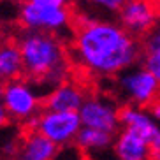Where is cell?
<instances>
[{
	"mask_svg": "<svg viewBox=\"0 0 160 160\" xmlns=\"http://www.w3.org/2000/svg\"><path fill=\"white\" fill-rule=\"evenodd\" d=\"M58 153H60V146L37 128H32L21 139L18 150V157L23 160H51L57 158Z\"/></svg>",
	"mask_w": 160,
	"mask_h": 160,
	"instance_id": "8fae6325",
	"label": "cell"
},
{
	"mask_svg": "<svg viewBox=\"0 0 160 160\" xmlns=\"http://www.w3.org/2000/svg\"><path fill=\"white\" fill-rule=\"evenodd\" d=\"M88 2L99 5V7H104V9H108V11H120L128 0H88Z\"/></svg>",
	"mask_w": 160,
	"mask_h": 160,
	"instance_id": "e0dca14e",
	"label": "cell"
},
{
	"mask_svg": "<svg viewBox=\"0 0 160 160\" xmlns=\"http://www.w3.org/2000/svg\"><path fill=\"white\" fill-rule=\"evenodd\" d=\"M72 14L67 5H41L25 0L19 7V21L27 30L60 32L71 25Z\"/></svg>",
	"mask_w": 160,
	"mask_h": 160,
	"instance_id": "5b68a950",
	"label": "cell"
},
{
	"mask_svg": "<svg viewBox=\"0 0 160 160\" xmlns=\"http://www.w3.org/2000/svg\"><path fill=\"white\" fill-rule=\"evenodd\" d=\"M74 58L85 71L99 78L118 76L136 65L142 44L120 23L88 19L74 30Z\"/></svg>",
	"mask_w": 160,
	"mask_h": 160,
	"instance_id": "6da1fadb",
	"label": "cell"
},
{
	"mask_svg": "<svg viewBox=\"0 0 160 160\" xmlns=\"http://www.w3.org/2000/svg\"><path fill=\"white\" fill-rule=\"evenodd\" d=\"M114 136L116 134H113V132H106V130H100V128L83 125L81 130L78 132V136H76L74 144L85 155L95 157V155H102L106 151L113 150Z\"/></svg>",
	"mask_w": 160,
	"mask_h": 160,
	"instance_id": "4fadbf2b",
	"label": "cell"
},
{
	"mask_svg": "<svg viewBox=\"0 0 160 160\" xmlns=\"http://www.w3.org/2000/svg\"><path fill=\"white\" fill-rule=\"evenodd\" d=\"M118 95L127 104L150 108L160 97V81L144 65H132L116 76Z\"/></svg>",
	"mask_w": 160,
	"mask_h": 160,
	"instance_id": "3957f363",
	"label": "cell"
},
{
	"mask_svg": "<svg viewBox=\"0 0 160 160\" xmlns=\"http://www.w3.org/2000/svg\"><path fill=\"white\" fill-rule=\"evenodd\" d=\"M113 153L120 160H146L151 158V144L136 130L122 127L114 136Z\"/></svg>",
	"mask_w": 160,
	"mask_h": 160,
	"instance_id": "30bf717a",
	"label": "cell"
},
{
	"mask_svg": "<svg viewBox=\"0 0 160 160\" xmlns=\"http://www.w3.org/2000/svg\"><path fill=\"white\" fill-rule=\"evenodd\" d=\"M86 92L78 83L63 81L42 97V108L53 111H79L83 102L86 100Z\"/></svg>",
	"mask_w": 160,
	"mask_h": 160,
	"instance_id": "9c48e42d",
	"label": "cell"
},
{
	"mask_svg": "<svg viewBox=\"0 0 160 160\" xmlns=\"http://www.w3.org/2000/svg\"><path fill=\"white\" fill-rule=\"evenodd\" d=\"M0 35H2V21H0Z\"/></svg>",
	"mask_w": 160,
	"mask_h": 160,
	"instance_id": "7402d4cb",
	"label": "cell"
},
{
	"mask_svg": "<svg viewBox=\"0 0 160 160\" xmlns=\"http://www.w3.org/2000/svg\"><path fill=\"white\" fill-rule=\"evenodd\" d=\"M120 122L122 127H127L136 130L137 134H141L144 139L151 144V141L158 136L160 125L151 113H146L139 106H132V104H125L123 108H120Z\"/></svg>",
	"mask_w": 160,
	"mask_h": 160,
	"instance_id": "7c38bea8",
	"label": "cell"
},
{
	"mask_svg": "<svg viewBox=\"0 0 160 160\" xmlns=\"http://www.w3.org/2000/svg\"><path fill=\"white\" fill-rule=\"evenodd\" d=\"M150 113L153 114V118H155L157 122L160 123V97L150 106Z\"/></svg>",
	"mask_w": 160,
	"mask_h": 160,
	"instance_id": "d6986e66",
	"label": "cell"
},
{
	"mask_svg": "<svg viewBox=\"0 0 160 160\" xmlns=\"http://www.w3.org/2000/svg\"><path fill=\"white\" fill-rule=\"evenodd\" d=\"M79 116L83 125L86 127L100 128L113 134H116L118 128L122 127L120 108L108 97H99V95L86 97V100L79 108Z\"/></svg>",
	"mask_w": 160,
	"mask_h": 160,
	"instance_id": "52a82bcc",
	"label": "cell"
},
{
	"mask_svg": "<svg viewBox=\"0 0 160 160\" xmlns=\"http://www.w3.org/2000/svg\"><path fill=\"white\" fill-rule=\"evenodd\" d=\"M4 90H5V81L0 79V100H2V97H4Z\"/></svg>",
	"mask_w": 160,
	"mask_h": 160,
	"instance_id": "44dd1931",
	"label": "cell"
},
{
	"mask_svg": "<svg viewBox=\"0 0 160 160\" xmlns=\"http://www.w3.org/2000/svg\"><path fill=\"white\" fill-rule=\"evenodd\" d=\"M30 128H37L48 136L58 146H67L76 141L78 132L83 127L79 111H53L44 109L41 114H35L28 120Z\"/></svg>",
	"mask_w": 160,
	"mask_h": 160,
	"instance_id": "277c9868",
	"label": "cell"
},
{
	"mask_svg": "<svg viewBox=\"0 0 160 160\" xmlns=\"http://www.w3.org/2000/svg\"><path fill=\"white\" fill-rule=\"evenodd\" d=\"M160 49V18L157 19V23L151 27V30L142 37V51H157Z\"/></svg>",
	"mask_w": 160,
	"mask_h": 160,
	"instance_id": "9a60e30c",
	"label": "cell"
},
{
	"mask_svg": "<svg viewBox=\"0 0 160 160\" xmlns=\"http://www.w3.org/2000/svg\"><path fill=\"white\" fill-rule=\"evenodd\" d=\"M158 18L160 12L153 0H128L118 11V23L136 37H144Z\"/></svg>",
	"mask_w": 160,
	"mask_h": 160,
	"instance_id": "ba28073f",
	"label": "cell"
},
{
	"mask_svg": "<svg viewBox=\"0 0 160 160\" xmlns=\"http://www.w3.org/2000/svg\"><path fill=\"white\" fill-rule=\"evenodd\" d=\"M142 65L155 76L157 79L160 81V49L157 51H148L144 53V58H142Z\"/></svg>",
	"mask_w": 160,
	"mask_h": 160,
	"instance_id": "2e32d148",
	"label": "cell"
},
{
	"mask_svg": "<svg viewBox=\"0 0 160 160\" xmlns=\"http://www.w3.org/2000/svg\"><path fill=\"white\" fill-rule=\"evenodd\" d=\"M9 118H11L9 111H7V108L4 106V102L0 100V128L5 127V125L9 123Z\"/></svg>",
	"mask_w": 160,
	"mask_h": 160,
	"instance_id": "ac0fdd59",
	"label": "cell"
},
{
	"mask_svg": "<svg viewBox=\"0 0 160 160\" xmlns=\"http://www.w3.org/2000/svg\"><path fill=\"white\" fill-rule=\"evenodd\" d=\"M23 74L25 63L18 42H2L0 44V79H18Z\"/></svg>",
	"mask_w": 160,
	"mask_h": 160,
	"instance_id": "5bb4252c",
	"label": "cell"
},
{
	"mask_svg": "<svg viewBox=\"0 0 160 160\" xmlns=\"http://www.w3.org/2000/svg\"><path fill=\"white\" fill-rule=\"evenodd\" d=\"M2 102L7 108L11 118L18 122H28L30 118L39 114V109L42 108V95L35 86L18 78L5 81Z\"/></svg>",
	"mask_w": 160,
	"mask_h": 160,
	"instance_id": "8992f818",
	"label": "cell"
},
{
	"mask_svg": "<svg viewBox=\"0 0 160 160\" xmlns=\"http://www.w3.org/2000/svg\"><path fill=\"white\" fill-rule=\"evenodd\" d=\"M16 42L23 55L25 74L37 85H44L49 92L67 79L69 63L65 48L53 32L25 28Z\"/></svg>",
	"mask_w": 160,
	"mask_h": 160,
	"instance_id": "7a4b0ae2",
	"label": "cell"
},
{
	"mask_svg": "<svg viewBox=\"0 0 160 160\" xmlns=\"http://www.w3.org/2000/svg\"><path fill=\"white\" fill-rule=\"evenodd\" d=\"M30 2H35L41 5H67L69 0H30Z\"/></svg>",
	"mask_w": 160,
	"mask_h": 160,
	"instance_id": "ffe728a7",
	"label": "cell"
}]
</instances>
